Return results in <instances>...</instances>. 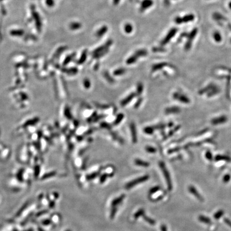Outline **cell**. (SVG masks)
Here are the masks:
<instances>
[{"label":"cell","mask_w":231,"mask_h":231,"mask_svg":"<svg viewBox=\"0 0 231 231\" xmlns=\"http://www.w3.org/2000/svg\"><path fill=\"white\" fill-rule=\"evenodd\" d=\"M149 176L148 175H145V176L140 177L139 178H136L134 180H132L130 182H128L125 188L126 189H129L132 188V187L136 186V185L139 184L140 183L145 182L149 179Z\"/></svg>","instance_id":"obj_1"},{"label":"cell","mask_w":231,"mask_h":231,"mask_svg":"<svg viewBox=\"0 0 231 231\" xmlns=\"http://www.w3.org/2000/svg\"><path fill=\"white\" fill-rule=\"evenodd\" d=\"M113 43V41L112 40H108L107 41L105 42L103 45L100 46V47H98L97 48L94 49L93 51L91 53V55H95L97 53H103L104 51L109 50L110 49V47H111Z\"/></svg>","instance_id":"obj_2"},{"label":"cell","mask_w":231,"mask_h":231,"mask_svg":"<svg viewBox=\"0 0 231 231\" xmlns=\"http://www.w3.org/2000/svg\"><path fill=\"white\" fill-rule=\"evenodd\" d=\"M177 31H178V29L176 28L171 29L167 34V36H165L163 40H162L160 42V45L162 46H165L170 41V40L176 35Z\"/></svg>","instance_id":"obj_3"},{"label":"cell","mask_w":231,"mask_h":231,"mask_svg":"<svg viewBox=\"0 0 231 231\" xmlns=\"http://www.w3.org/2000/svg\"><path fill=\"white\" fill-rule=\"evenodd\" d=\"M198 29L196 28L194 29L190 33L188 34V41L187 42L185 46H184V49L185 50H189L191 47V42L193 40L194 38L195 37L196 34L198 33Z\"/></svg>","instance_id":"obj_4"},{"label":"cell","mask_w":231,"mask_h":231,"mask_svg":"<svg viewBox=\"0 0 231 231\" xmlns=\"http://www.w3.org/2000/svg\"><path fill=\"white\" fill-rule=\"evenodd\" d=\"M160 165V168L162 171L164 175L165 178L167 180V185H168V187H169V189H171L172 188V184H171V180H170V174H169V172L167 171L166 167L165 165L164 162H160L159 163Z\"/></svg>","instance_id":"obj_5"},{"label":"cell","mask_w":231,"mask_h":231,"mask_svg":"<svg viewBox=\"0 0 231 231\" xmlns=\"http://www.w3.org/2000/svg\"><path fill=\"white\" fill-rule=\"evenodd\" d=\"M153 5V0H142L140 4V12H143L147 10V9L152 7Z\"/></svg>","instance_id":"obj_6"},{"label":"cell","mask_w":231,"mask_h":231,"mask_svg":"<svg viewBox=\"0 0 231 231\" xmlns=\"http://www.w3.org/2000/svg\"><path fill=\"white\" fill-rule=\"evenodd\" d=\"M130 131L131 134L132 140L133 143H136L138 142V134L136 129V126L134 122H131L129 125Z\"/></svg>","instance_id":"obj_7"},{"label":"cell","mask_w":231,"mask_h":231,"mask_svg":"<svg viewBox=\"0 0 231 231\" xmlns=\"http://www.w3.org/2000/svg\"><path fill=\"white\" fill-rule=\"evenodd\" d=\"M136 94L135 93H132L130 94L129 95L127 96V97L125 98L124 100H122L121 101V102H120L121 106L125 107L126 105H128L129 103L132 100H133L134 98L136 97Z\"/></svg>","instance_id":"obj_8"},{"label":"cell","mask_w":231,"mask_h":231,"mask_svg":"<svg viewBox=\"0 0 231 231\" xmlns=\"http://www.w3.org/2000/svg\"><path fill=\"white\" fill-rule=\"evenodd\" d=\"M108 30V28L107 26L104 25L98 29L97 31L96 32L95 36L97 38H100L102 37L103 36L105 35V34L107 33Z\"/></svg>","instance_id":"obj_9"},{"label":"cell","mask_w":231,"mask_h":231,"mask_svg":"<svg viewBox=\"0 0 231 231\" xmlns=\"http://www.w3.org/2000/svg\"><path fill=\"white\" fill-rule=\"evenodd\" d=\"M125 198V195H122L118 198H116L114 200L112 201L111 203V207H117L118 206V205H120L122 203V201L124 200Z\"/></svg>","instance_id":"obj_10"},{"label":"cell","mask_w":231,"mask_h":231,"mask_svg":"<svg viewBox=\"0 0 231 231\" xmlns=\"http://www.w3.org/2000/svg\"><path fill=\"white\" fill-rule=\"evenodd\" d=\"M87 56H88V50L87 49H85L84 50H83L82 53H81V56L79 58V59L78 60V62H77L78 64L81 65L84 63L85 61L86 60Z\"/></svg>","instance_id":"obj_11"},{"label":"cell","mask_w":231,"mask_h":231,"mask_svg":"<svg viewBox=\"0 0 231 231\" xmlns=\"http://www.w3.org/2000/svg\"><path fill=\"white\" fill-rule=\"evenodd\" d=\"M134 163L136 165L139 166V167H147L150 165L149 162L144 161V160H141L140 159H136L134 160Z\"/></svg>","instance_id":"obj_12"},{"label":"cell","mask_w":231,"mask_h":231,"mask_svg":"<svg viewBox=\"0 0 231 231\" xmlns=\"http://www.w3.org/2000/svg\"><path fill=\"white\" fill-rule=\"evenodd\" d=\"M134 53L138 57V58H139L140 57L146 56L148 55V51L146 49H139Z\"/></svg>","instance_id":"obj_13"},{"label":"cell","mask_w":231,"mask_h":231,"mask_svg":"<svg viewBox=\"0 0 231 231\" xmlns=\"http://www.w3.org/2000/svg\"><path fill=\"white\" fill-rule=\"evenodd\" d=\"M182 22L184 23L187 22H191L193 21L195 19V16L193 14H188L186 16H184L182 18Z\"/></svg>","instance_id":"obj_14"},{"label":"cell","mask_w":231,"mask_h":231,"mask_svg":"<svg viewBox=\"0 0 231 231\" xmlns=\"http://www.w3.org/2000/svg\"><path fill=\"white\" fill-rule=\"evenodd\" d=\"M167 64L166 63H160L153 65V66L152 67V68H151V70L153 72H155V71H158V70H160L164 67H165Z\"/></svg>","instance_id":"obj_15"},{"label":"cell","mask_w":231,"mask_h":231,"mask_svg":"<svg viewBox=\"0 0 231 231\" xmlns=\"http://www.w3.org/2000/svg\"><path fill=\"white\" fill-rule=\"evenodd\" d=\"M138 57L134 53L133 55L129 57L127 59L126 63L127 65H132L135 63L138 60Z\"/></svg>","instance_id":"obj_16"},{"label":"cell","mask_w":231,"mask_h":231,"mask_svg":"<svg viewBox=\"0 0 231 231\" xmlns=\"http://www.w3.org/2000/svg\"><path fill=\"white\" fill-rule=\"evenodd\" d=\"M125 116L123 113H119L118 115H117L116 118L115 120L113 122V125L115 126H117L119 125V123L122 122V119L124 118Z\"/></svg>","instance_id":"obj_17"},{"label":"cell","mask_w":231,"mask_h":231,"mask_svg":"<svg viewBox=\"0 0 231 231\" xmlns=\"http://www.w3.org/2000/svg\"><path fill=\"white\" fill-rule=\"evenodd\" d=\"M103 76H104V78H105V79L109 82V83L113 84V83L115 82V80H114V79L110 76V74H109L108 72L105 71V72H103Z\"/></svg>","instance_id":"obj_18"},{"label":"cell","mask_w":231,"mask_h":231,"mask_svg":"<svg viewBox=\"0 0 231 231\" xmlns=\"http://www.w3.org/2000/svg\"><path fill=\"white\" fill-rule=\"evenodd\" d=\"M126 72V70L125 68H119L113 71V75L116 76H122V74H125Z\"/></svg>","instance_id":"obj_19"},{"label":"cell","mask_w":231,"mask_h":231,"mask_svg":"<svg viewBox=\"0 0 231 231\" xmlns=\"http://www.w3.org/2000/svg\"><path fill=\"white\" fill-rule=\"evenodd\" d=\"M124 29L125 33L127 34L131 33L133 30V27L132 26V25L130 23H126L124 25Z\"/></svg>","instance_id":"obj_20"},{"label":"cell","mask_w":231,"mask_h":231,"mask_svg":"<svg viewBox=\"0 0 231 231\" xmlns=\"http://www.w3.org/2000/svg\"><path fill=\"white\" fill-rule=\"evenodd\" d=\"M155 129L152 126H147L144 127L143 129V132L144 133L147 134L148 135H151L155 131Z\"/></svg>","instance_id":"obj_21"},{"label":"cell","mask_w":231,"mask_h":231,"mask_svg":"<svg viewBox=\"0 0 231 231\" xmlns=\"http://www.w3.org/2000/svg\"><path fill=\"white\" fill-rule=\"evenodd\" d=\"M213 38L215 42H220L222 40V37L219 32L215 31L214 32Z\"/></svg>","instance_id":"obj_22"},{"label":"cell","mask_w":231,"mask_h":231,"mask_svg":"<svg viewBox=\"0 0 231 231\" xmlns=\"http://www.w3.org/2000/svg\"><path fill=\"white\" fill-rule=\"evenodd\" d=\"M100 171H98V172H93V173H91L90 174H88L86 176V179L87 180H91L96 178L98 175L100 174Z\"/></svg>","instance_id":"obj_23"},{"label":"cell","mask_w":231,"mask_h":231,"mask_svg":"<svg viewBox=\"0 0 231 231\" xmlns=\"http://www.w3.org/2000/svg\"><path fill=\"white\" fill-rule=\"evenodd\" d=\"M81 27V24L80 22H72L70 25V28L72 30H77L80 29Z\"/></svg>","instance_id":"obj_24"},{"label":"cell","mask_w":231,"mask_h":231,"mask_svg":"<svg viewBox=\"0 0 231 231\" xmlns=\"http://www.w3.org/2000/svg\"><path fill=\"white\" fill-rule=\"evenodd\" d=\"M143 91V86L142 83H138L137 87H136V94L138 95H140L142 93Z\"/></svg>","instance_id":"obj_25"},{"label":"cell","mask_w":231,"mask_h":231,"mask_svg":"<svg viewBox=\"0 0 231 231\" xmlns=\"http://www.w3.org/2000/svg\"><path fill=\"white\" fill-rule=\"evenodd\" d=\"M83 85L86 89H89L91 87V82L88 79L86 78L83 81Z\"/></svg>","instance_id":"obj_26"},{"label":"cell","mask_w":231,"mask_h":231,"mask_svg":"<svg viewBox=\"0 0 231 231\" xmlns=\"http://www.w3.org/2000/svg\"><path fill=\"white\" fill-rule=\"evenodd\" d=\"M144 214V210L143 209H140L138 210L136 212V213H135V215H134V218H135V219H138V218H139L140 217H141V216H142V215H143Z\"/></svg>","instance_id":"obj_27"},{"label":"cell","mask_w":231,"mask_h":231,"mask_svg":"<svg viewBox=\"0 0 231 231\" xmlns=\"http://www.w3.org/2000/svg\"><path fill=\"white\" fill-rule=\"evenodd\" d=\"M145 150L148 153H155L156 151H157V150H156L155 148L151 147V146H147L146 147H145Z\"/></svg>","instance_id":"obj_28"},{"label":"cell","mask_w":231,"mask_h":231,"mask_svg":"<svg viewBox=\"0 0 231 231\" xmlns=\"http://www.w3.org/2000/svg\"><path fill=\"white\" fill-rule=\"evenodd\" d=\"M110 174H107V173H105V174H103L102 176H101V177H100V182H101V184L104 183V182L106 181V180H107V178H108L109 176H110Z\"/></svg>","instance_id":"obj_29"},{"label":"cell","mask_w":231,"mask_h":231,"mask_svg":"<svg viewBox=\"0 0 231 231\" xmlns=\"http://www.w3.org/2000/svg\"><path fill=\"white\" fill-rule=\"evenodd\" d=\"M143 218H144V220H146L148 223H149V224L152 225L155 224V221L152 219L151 218L147 217V215H144Z\"/></svg>","instance_id":"obj_30"},{"label":"cell","mask_w":231,"mask_h":231,"mask_svg":"<svg viewBox=\"0 0 231 231\" xmlns=\"http://www.w3.org/2000/svg\"><path fill=\"white\" fill-rule=\"evenodd\" d=\"M117 212V207H113L111 209V212H110V218L113 219L116 215V214Z\"/></svg>","instance_id":"obj_31"},{"label":"cell","mask_w":231,"mask_h":231,"mask_svg":"<svg viewBox=\"0 0 231 231\" xmlns=\"http://www.w3.org/2000/svg\"><path fill=\"white\" fill-rule=\"evenodd\" d=\"M96 107L100 109H106L109 108V106L107 105H102V104H100V103H95V104Z\"/></svg>","instance_id":"obj_32"},{"label":"cell","mask_w":231,"mask_h":231,"mask_svg":"<svg viewBox=\"0 0 231 231\" xmlns=\"http://www.w3.org/2000/svg\"><path fill=\"white\" fill-rule=\"evenodd\" d=\"M100 126L103 129H111V126L107 122H101L100 124Z\"/></svg>","instance_id":"obj_33"},{"label":"cell","mask_w":231,"mask_h":231,"mask_svg":"<svg viewBox=\"0 0 231 231\" xmlns=\"http://www.w3.org/2000/svg\"><path fill=\"white\" fill-rule=\"evenodd\" d=\"M159 190H160V187H154L149 191V194H153L155 193L156 192L158 191Z\"/></svg>","instance_id":"obj_34"},{"label":"cell","mask_w":231,"mask_h":231,"mask_svg":"<svg viewBox=\"0 0 231 231\" xmlns=\"http://www.w3.org/2000/svg\"><path fill=\"white\" fill-rule=\"evenodd\" d=\"M112 137H113L116 140L118 141V142H120V143H122V142H123V140H122V139L120 138L119 136H118L117 134H116L115 133H112Z\"/></svg>","instance_id":"obj_35"},{"label":"cell","mask_w":231,"mask_h":231,"mask_svg":"<svg viewBox=\"0 0 231 231\" xmlns=\"http://www.w3.org/2000/svg\"><path fill=\"white\" fill-rule=\"evenodd\" d=\"M75 56H76V53H72L71 55L69 56V57L66 59L65 64H67V63L70 62L72 59H74V58L75 57Z\"/></svg>","instance_id":"obj_36"},{"label":"cell","mask_w":231,"mask_h":231,"mask_svg":"<svg viewBox=\"0 0 231 231\" xmlns=\"http://www.w3.org/2000/svg\"><path fill=\"white\" fill-rule=\"evenodd\" d=\"M174 22L177 24H182V23H183L182 17H179V16L176 17L175 19H174Z\"/></svg>","instance_id":"obj_37"},{"label":"cell","mask_w":231,"mask_h":231,"mask_svg":"<svg viewBox=\"0 0 231 231\" xmlns=\"http://www.w3.org/2000/svg\"><path fill=\"white\" fill-rule=\"evenodd\" d=\"M164 50V49L160 47H154L153 49V52H163Z\"/></svg>","instance_id":"obj_38"},{"label":"cell","mask_w":231,"mask_h":231,"mask_svg":"<svg viewBox=\"0 0 231 231\" xmlns=\"http://www.w3.org/2000/svg\"><path fill=\"white\" fill-rule=\"evenodd\" d=\"M105 117V115H97L96 116L95 118H94V119L93 120V122H98V120H100V119H102V118H104Z\"/></svg>","instance_id":"obj_39"},{"label":"cell","mask_w":231,"mask_h":231,"mask_svg":"<svg viewBox=\"0 0 231 231\" xmlns=\"http://www.w3.org/2000/svg\"><path fill=\"white\" fill-rule=\"evenodd\" d=\"M142 102V98H139V100L137 101V102H136V105H134L135 108H139V107H140V105H141V104Z\"/></svg>","instance_id":"obj_40"},{"label":"cell","mask_w":231,"mask_h":231,"mask_svg":"<svg viewBox=\"0 0 231 231\" xmlns=\"http://www.w3.org/2000/svg\"><path fill=\"white\" fill-rule=\"evenodd\" d=\"M121 0H113V4L115 5H117L119 3Z\"/></svg>","instance_id":"obj_41"},{"label":"cell","mask_w":231,"mask_h":231,"mask_svg":"<svg viewBox=\"0 0 231 231\" xmlns=\"http://www.w3.org/2000/svg\"><path fill=\"white\" fill-rule=\"evenodd\" d=\"M161 231H167V228H166V227L164 225H162V226H161Z\"/></svg>","instance_id":"obj_42"},{"label":"cell","mask_w":231,"mask_h":231,"mask_svg":"<svg viewBox=\"0 0 231 231\" xmlns=\"http://www.w3.org/2000/svg\"><path fill=\"white\" fill-rule=\"evenodd\" d=\"M164 2L165 5H169V0H164Z\"/></svg>","instance_id":"obj_43"},{"label":"cell","mask_w":231,"mask_h":231,"mask_svg":"<svg viewBox=\"0 0 231 231\" xmlns=\"http://www.w3.org/2000/svg\"><path fill=\"white\" fill-rule=\"evenodd\" d=\"M98 67H99V64H96L95 65V66L94 67V69H98Z\"/></svg>","instance_id":"obj_44"},{"label":"cell","mask_w":231,"mask_h":231,"mask_svg":"<svg viewBox=\"0 0 231 231\" xmlns=\"http://www.w3.org/2000/svg\"><path fill=\"white\" fill-rule=\"evenodd\" d=\"M229 8H230V9H231V2H230L229 3Z\"/></svg>","instance_id":"obj_45"},{"label":"cell","mask_w":231,"mask_h":231,"mask_svg":"<svg viewBox=\"0 0 231 231\" xmlns=\"http://www.w3.org/2000/svg\"></svg>","instance_id":"obj_46"}]
</instances>
